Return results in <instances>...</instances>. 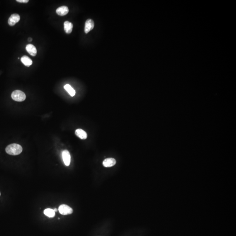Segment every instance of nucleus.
<instances>
[{
    "instance_id": "f257e3e1",
    "label": "nucleus",
    "mask_w": 236,
    "mask_h": 236,
    "mask_svg": "<svg viewBox=\"0 0 236 236\" xmlns=\"http://www.w3.org/2000/svg\"><path fill=\"white\" fill-rule=\"evenodd\" d=\"M6 153L11 155H17L22 153L23 148L19 144L13 143L7 146L6 148Z\"/></svg>"
},
{
    "instance_id": "f03ea898",
    "label": "nucleus",
    "mask_w": 236,
    "mask_h": 236,
    "mask_svg": "<svg viewBox=\"0 0 236 236\" xmlns=\"http://www.w3.org/2000/svg\"><path fill=\"white\" fill-rule=\"evenodd\" d=\"M11 98L16 101H23L26 99V95L21 91L16 90L11 94Z\"/></svg>"
},
{
    "instance_id": "7ed1b4c3",
    "label": "nucleus",
    "mask_w": 236,
    "mask_h": 236,
    "mask_svg": "<svg viewBox=\"0 0 236 236\" xmlns=\"http://www.w3.org/2000/svg\"><path fill=\"white\" fill-rule=\"evenodd\" d=\"M59 211L61 214L63 215L71 214L73 212V210L71 207L67 205L63 204L59 207Z\"/></svg>"
},
{
    "instance_id": "20e7f679",
    "label": "nucleus",
    "mask_w": 236,
    "mask_h": 236,
    "mask_svg": "<svg viewBox=\"0 0 236 236\" xmlns=\"http://www.w3.org/2000/svg\"><path fill=\"white\" fill-rule=\"evenodd\" d=\"M20 17L17 14H14L11 15L8 20V23L10 26H14L20 21Z\"/></svg>"
},
{
    "instance_id": "39448f33",
    "label": "nucleus",
    "mask_w": 236,
    "mask_h": 236,
    "mask_svg": "<svg viewBox=\"0 0 236 236\" xmlns=\"http://www.w3.org/2000/svg\"><path fill=\"white\" fill-rule=\"evenodd\" d=\"M62 157L64 163L67 166L70 165L71 162V155L69 151L67 150H64L62 153Z\"/></svg>"
},
{
    "instance_id": "423d86ee",
    "label": "nucleus",
    "mask_w": 236,
    "mask_h": 236,
    "mask_svg": "<svg viewBox=\"0 0 236 236\" xmlns=\"http://www.w3.org/2000/svg\"><path fill=\"white\" fill-rule=\"evenodd\" d=\"M94 21L91 19L87 20L85 22V27H84V32L87 34L94 28Z\"/></svg>"
},
{
    "instance_id": "0eeeda50",
    "label": "nucleus",
    "mask_w": 236,
    "mask_h": 236,
    "mask_svg": "<svg viewBox=\"0 0 236 236\" xmlns=\"http://www.w3.org/2000/svg\"><path fill=\"white\" fill-rule=\"evenodd\" d=\"M116 161L114 158H108L104 160L103 165L105 167H109L113 166L116 164Z\"/></svg>"
},
{
    "instance_id": "6e6552de",
    "label": "nucleus",
    "mask_w": 236,
    "mask_h": 236,
    "mask_svg": "<svg viewBox=\"0 0 236 236\" xmlns=\"http://www.w3.org/2000/svg\"><path fill=\"white\" fill-rule=\"evenodd\" d=\"M69 12V9L67 6H62L59 7L56 10L57 15L60 16H64L66 15Z\"/></svg>"
},
{
    "instance_id": "1a4fd4ad",
    "label": "nucleus",
    "mask_w": 236,
    "mask_h": 236,
    "mask_svg": "<svg viewBox=\"0 0 236 236\" xmlns=\"http://www.w3.org/2000/svg\"><path fill=\"white\" fill-rule=\"evenodd\" d=\"M26 50L28 53L32 56H36L37 54V50L36 47L32 44H28L26 47Z\"/></svg>"
},
{
    "instance_id": "9d476101",
    "label": "nucleus",
    "mask_w": 236,
    "mask_h": 236,
    "mask_svg": "<svg viewBox=\"0 0 236 236\" xmlns=\"http://www.w3.org/2000/svg\"><path fill=\"white\" fill-rule=\"evenodd\" d=\"M75 134L77 136L80 138L81 139L85 140L87 139V134L86 132L84 131L82 129H77L75 131Z\"/></svg>"
},
{
    "instance_id": "9b49d317",
    "label": "nucleus",
    "mask_w": 236,
    "mask_h": 236,
    "mask_svg": "<svg viewBox=\"0 0 236 236\" xmlns=\"http://www.w3.org/2000/svg\"><path fill=\"white\" fill-rule=\"evenodd\" d=\"M73 25L71 22L66 21L64 23V28L67 34L71 33L73 29Z\"/></svg>"
},
{
    "instance_id": "f8f14e48",
    "label": "nucleus",
    "mask_w": 236,
    "mask_h": 236,
    "mask_svg": "<svg viewBox=\"0 0 236 236\" xmlns=\"http://www.w3.org/2000/svg\"><path fill=\"white\" fill-rule=\"evenodd\" d=\"M21 61L26 66L29 67L33 64L32 60L26 56H24L21 58Z\"/></svg>"
},
{
    "instance_id": "ddd939ff",
    "label": "nucleus",
    "mask_w": 236,
    "mask_h": 236,
    "mask_svg": "<svg viewBox=\"0 0 236 236\" xmlns=\"http://www.w3.org/2000/svg\"><path fill=\"white\" fill-rule=\"evenodd\" d=\"M65 89L68 92L69 94L72 97L74 96L76 94V91L70 84H66L64 86Z\"/></svg>"
},
{
    "instance_id": "4468645a",
    "label": "nucleus",
    "mask_w": 236,
    "mask_h": 236,
    "mask_svg": "<svg viewBox=\"0 0 236 236\" xmlns=\"http://www.w3.org/2000/svg\"><path fill=\"white\" fill-rule=\"evenodd\" d=\"M44 214L48 217L52 218L55 215V212L52 209H47L44 210Z\"/></svg>"
},
{
    "instance_id": "2eb2a0df",
    "label": "nucleus",
    "mask_w": 236,
    "mask_h": 236,
    "mask_svg": "<svg viewBox=\"0 0 236 236\" xmlns=\"http://www.w3.org/2000/svg\"><path fill=\"white\" fill-rule=\"evenodd\" d=\"M17 1L19 3H26L28 2V0H17Z\"/></svg>"
},
{
    "instance_id": "dca6fc26",
    "label": "nucleus",
    "mask_w": 236,
    "mask_h": 236,
    "mask_svg": "<svg viewBox=\"0 0 236 236\" xmlns=\"http://www.w3.org/2000/svg\"><path fill=\"white\" fill-rule=\"evenodd\" d=\"M32 40H32V38H30H30H28V42H31V41H32Z\"/></svg>"
},
{
    "instance_id": "f3484780",
    "label": "nucleus",
    "mask_w": 236,
    "mask_h": 236,
    "mask_svg": "<svg viewBox=\"0 0 236 236\" xmlns=\"http://www.w3.org/2000/svg\"><path fill=\"white\" fill-rule=\"evenodd\" d=\"M54 211H55V212H57V211L58 210H57V209H56V208H55V209H54Z\"/></svg>"
},
{
    "instance_id": "a211bd4d",
    "label": "nucleus",
    "mask_w": 236,
    "mask_h": 236,
    "mask_svg": "<svg viewBox=\"0 0 236 236\" xmlns=\"http://www.w3.org/2000/svg\"><path fill=\"white\" fill-rule=\"evenodd\" d=\"M0 196H1V192H0Z\"/></svg>"
}]
</instances>
